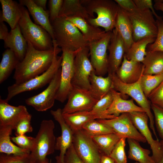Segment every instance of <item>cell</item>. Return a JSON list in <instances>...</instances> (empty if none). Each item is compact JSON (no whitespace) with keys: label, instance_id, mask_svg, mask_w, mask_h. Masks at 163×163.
<instances>
[{"label":"cell","instance_id":"obj_1","mask_svg":"<svg viewBox=\"0 0 163 163\" xmlns=\"http://www.w3.org/2000/svg\"><path fill=\"white\" fill-rule=\"evenodd\" d=\"M27 42L25 55L15 69L13 78L16 83L26 82L44 72L51 65L55 56L62 51L55 40H53V47L45 50H37Z\"/></svg>","mask_w":163,"mask_h":163},{"label":"cell","instance_id":"obj_2","mask_svg":"<svg viewBox=\"0 0 163 163\" xmlns=\"http://www.w3.org/2000/svg\"><path fill=\"white\" fill-rule=\"evenodd\" d=\"M91 18L87 21L91 24L112 31L115 25L119 6L114 0H80Z\"/></svg>","mask_w":163,"mask_h":163},{"label":"cell","instance_id":"obj_3","mask_svg":"<svg viewBox=\"0 0 163 163\" xmlns=\"http://www.w3.org/2000/svg\"><path fill=\"white\" fill-rule=\"evenodd\" d=\"M51 23L55 40L59 47L76 51L88 46L89 43L85 39L80 31L66 18L59 17Z\"/></svg>","mask_w":163,"mask_h":163},{"label":"cell","instance_id":"obj_4","mask_svg":"<svg viewBox=\"0 0 163 163\" xmlns=\"http://www.w3.org/2000/svg\"><path fill=\"white\" fill-rule=\"evenodd\" d=\"M55 124L51 120H45L41 123L35 138L34 148L30 155L34 163H48L46 156L55 150L56 138L54 133Z\"/></svg>","mask_w":163,"mask_h":163},{"label":"cell","instance_id":"obj_5","mask_svg":"<svg viewBox=\"0 0 163 163\" xmlns=\"http://www.w3.org/2000/svg\"><path fill=\"white\" fill-rule=\"evenodd\" d=\"M21 15L18 24L25 39L37 50L53 48V39L50 34L41 26L32 22L27 9L21 5Z\"/></svg>","mask_w":163,"mask_h":163},{"label":"cell","instance_id":"obj_6","mask_svg":"<svg viewBox=\"0 0 163 163\" xmlns=\"http://www.w3.org/2000/svg\"><path fill=\"white\" fill-rule=\"evenodd\" d=\"M110 75L112 79L113 88L120 93L122 96L127 95L131 97L139 106L144 110L148 116L150 128L157 139H158L154 127V117L151 110V103L145 95L141 87V76L136 82L127 84L120 80L116 74Z\"/></svg>","mask_w":163,"mask_h":163},{"label":"cell","instance_id":"obj_7","mask_svg":"<svg viewBox=\"0 0 163 163\" xmlns=\"http://www.w3.org/2000/svg\"><path fill=\"white\" fill-rule=\"evenodd\" d=\"M62 56L56 55L50 67L41 74L21 83H16L8 88V94L5 99L8 102L16 95L25 91L40 88L49 84L60 68Z\"/></svg>","mask_w":163,"mask_h":163},{"label":"cell","instance_id":"obj_8","mask_svg":"<svg viewBox=\"0 0 163 163\" xmlns=\"http://www.w3.org/2000/svg\"><path fill=\"white\" fill-rule=\"evenodd\" d=\"M125 11L132 25L134 42L148 37H156V21L150 9L137 8L131 11Z\"/></svg>","mask_w":163,"mask_h":163},{"label":"cell","instance_id":"obj_9","mask_svg":"<svg viewBox=\"0 0 163 163\" xmlns=\"http://www.w3.org/2000/svg\"><path fill=\"white\" fill-rule=\"evenodd\" d=\"M88 46L80 49L74 60V72L72 81L73 87L90 90V77L95 71L89 59Z\"/></svg>","mask_w":163,"mask_h":163},{"label":"cell","instance_id":"obj_10","mask_svg":"<svg viewBox=\"0 0 163 163\" xmlns=\"http://www.w3.org/2000/svg\"><path fill=\"white\" fill-rule=\"evenodd\" d=\"M61 79L59 87L56 96V100L63 103L68 99L73 88L72 81L74 72V60L78 50L72 51L62 48Z\"/></svg>","mask_w":163,"mask_h":163},{"label":"cell","instance_id":"obj_11","mask_svg":"<svg viewBox=\"0 0 163 163\" xmlns=\"http://www.w3.org/2000/svg\"><path fill=\"white\" fill-rule=\"evenodd\" d=\"M72 145L84 163H100L101 153L92 137L83 129L74 133Z\"/></svg>","mask_w":163,"mask_h":163},{"label":"cell","instance_id":"obj_12","mask_svg":"<svg viewBox=\"0 0 163 163\" xmlns=\"http://www.w3.org/2000/svg\"><path fill=\"white\" fill-rule=\"evenodd\" d=\"M61 68L59 69L47 87L37 95L29 97L25 100L26 104L38 111H44L54 105L60 82Z\"/></svg>","mask_w":163,"mask_h":163},{"label":"cell","instance_id":"obj_13","mask_svg":"<svg viewBox=\"0 0 163 163\" xmlns=\"http://www.w3.org/2000/svg\"><path fill=\"white\" fill-rule=\"evenodd\" d=\"M98 120L109 127L121 138L133 139L143 143L146 142L133 123L129 113H123L110 119Z\"/></svg>","mask_w":163,"mask_h":163},{"label":"cell","instance_id":"obj_14","mask_svg":"<svg viewBox=\"0 0 163 163\" xmlns=\"http://www.w3.org/2000/svg\"><path fill=\"white\" fill-rule=\"evenodd\" d=\"M111 31L107 32L101 39L89 43L90 60L96 75L103 76L108 72V56L107 50Z\"/></svg>","mask_w":163,"mask_h":163},{"label":"cell","instance_id":"obj_15","mask_svg":"<svg viewBox=\"0 0 163 163\" xmlns=\"http://www.w3.org/2000/svg\"><path fill=\"white\" fill-rule=\"evenodd\" d=\"M98 100L90 90L73 87L66 104L62 110L63 114L90 111Z\"/></svg>","mask_w":163,"mask_h":163},{"label":"cell","instance_id":"obj_16","mask_svg":"<svg viewBox=\"0 0 163 163\" xmlns=\"http://www.w3.org/2000/svg\"><path fill=\"white\" fill-rule=\"evenodd\" d=\"M129 113L133 123L150 145L152 153V157L155 163H158L162 155L161 143L158 140H155L152 137L148 124L149 119L148 115L145 112Z\"/></svg>","mask_w":163,"mask_h":163},{"label":"cell","instance_id":"obj_17","mask_svg":"<svg viewBox=\"0 0 163 163\" xmlns=\"http://www.w3.org/2000/svg\"><path fill=\"white\" fill-rule=\"evenodd\" d=\"M50 113L58 123L61 129V135L56 139L55 149L60 151L59 155L56 157V162L64 163L67 150L72 143L74 133L65 121L61 109L51 110Z\"/></svg>","mask_w":163,"mask_h":163},{"label":"cell","instance_id":"obj_18","mask_svg":"<svg viewBox=\"0 0 163 163\" xmlns=\"http://www.w3.org/2000/svg\"><path fill=\"white\" fill-rule=\"evenodd\" d=\"M107 50L109 52L108 56L107 73L108 75H112L116 73L126 53L123 41L115 28L111 31Z\"/></svg>","mask_w":163,"mask_h":163},{"label":"cell","instance_id":"obj_19","mask_svg":"<svg viewBox=\"0 0 163 163\" xmlns=\"http://www.w3.org/2000/svg\"><path fill=\"white\" fill-rule=\"evenodd\" d=\"M0 99V126H9L14 130L21 121L31 115L24 106H14Z\"/></svg>","mask_w":163,"mask_h":163},{"label":"cell","instance_id":"obj_20","mask_svg":"<svg viewBox=\"0 0 163 163\" xmlns=\"http://www.w3.org/2000/svg\"><path fill=\"white\" fill-rule=\"evenodd\" d=\"M63 116L66 122L73 133L82 129L83 126L91 120L108 119L115 117L107 115L105 113H94L90 110L63 114Z\"/></svg>","mask_w":163,"mask_h":163},{"label":"cell","instance_id":"obj_21","mask_svg":"<svg viewBox=\"0 0 163 163\" xmlns=\"http://www.w3.org/2000/svg\"><path fill=\"white\" fill-rule=\"evenodd\" d=\"M111 91L113 101L110 107L105 112L106 114L117 117L123 113L145 112L142 108L134 103L133 99L129 100L123 99L120 93L113 88L111 89Z\"/></svg>","mask_w":163,"mask_h":163},{"label":"cell","instance_id":"obj_22","mask_svg":"<svg viewBox=\"0 0 163 163\" xmlns=\"http://www.w3.org/2000/svg\"><path fill=\"white\" fill-rule=\"evenodd\" d=\"M144 68L142 63L129 60L124 55L116 74L123 82L131 84L139 80L143 74Z\"/></svg>","mask_w":163,"mask_h":163},{"label":"cell","instance_id":"obj_23","mask_svg":"<svg viewBox=\"0 0 163 163\" xmlns=\"http://www.w3.org/2000/svg\"><path fill=\"white\" fill-rule=\"evenodd\" d=\"M19 4L26 6L33 18L34 23L45 29L50 34L53 40L55 37L51 23L50 21L48 10H45L38 6L33 0H19Z\"/></svg>","mask_w":163,"mask_h":163},{"label":"cell","instance_id":"obj_24","mask_svg":"<svg viewBox=\"0 0 163 163\" xmlns=\"http://www.w3.org/2000/svg\"><path fill=\"white\" fill-rule=\"evenodd\" d=\"M4 47L12 50L20 61L24 58L27 48V42L22 35L18 24L11 29L4 40Z\"/></svg>","mask_w":163,"mask_h":163},{"label":"cell","instance_id":"obj_25","mask_svg":"<svg viewBox=\"0 0 163 163\" xmlns=\"http://www.w3.org/2000/svg\"><path fill=\"white\" fill-rule=\"evenodd\" d=\"M66 18L76 27L85 39L89 43L98 40L106 34L107 32L104 30L91 24L84 18L77 17H68Z\"/></svg>","mask_w":163,"mask_h":163},{"label":"cell","instance_id":"obj_26","mask_svg":"<svg viewBox=\"0 0 163 163\" xmlns=\"http://www.w3.org/2000/svg\"><path fill=\"white\" fill-rule=\"evenodd\" d=\"M2 11H0V20L7 22L11 29L18 24L21 15V5L12 0H0Z\"/></svg>","mask_w":163,"mask_h":163},{"label":"cell","instance_id":"obj_27","mask_svg":"<svg viewBox=\"0 0 163 163\" xmlns=\"http://www.w3.org/2000/svg\"><path fill=\"white\" fill-rule=\"evenodd\" d=\"M115 28L117 30L123 41L126 53L134 42L133 30L131 23L127 14L120 6L115 24Z\"/></svg>","mask_w":163,"mask_h":163},{"label":"cell","instance_id":"obj_28","mask_svg":"<svg viewBox=\"0 0 163 163\" xmlns=\"http://www.w3.org/2000/svg\"><path fill=\"white\" fill-rule=\"evenodd\" d=\"M91 93L96 99H100L113 88L111 76L109 75L106 77L99 76L93 72L90 77Z\"/></svg>","mask_w":163,"mask_h":163},{"label":"cell","instance_id":"obj_29","mask_svg":"<svg viewBox=\"0 0 163 163\" xmlns=\"http://www.w3.org/2000/svg\"><path fill=\"white\" fill-rule=\"evenodd\" d=\"M13 130L10 126H0V152L18 155L30 153L29 151L20 148L11 142L10 135Z\"/></svg>","mask_w":163,"mask_h":163},{"label":"cell","instance_id":"obj_30","mask_svg":"<svg viewBox=\"0 0 163 163\" xmlns=\"http://www.w3.org/2000/svg\"><path fill=\"white\" fill-rule=\"evenodd\" d=\"M156 37L149 36L134 42L125 53L126 58L130 60L142 62L146 55L147 46L154 42Z\"/></svg>","mask_w":163,"mask_h":163},{"label":"cell","instance_id":"obj_31","mask_svg":"<svg viewBox=\"0 0 163 163\" xmlns=\"http://www.w3.org/2000/svg\"><path fill=\"white\" fill-rule=\"evenodd\" d=\"M144 68L143 74L152 75L163 73V52H147L142 62Z\"/></svg>","mask_w":163,"mask_h":163},{"label":"cell","instance_id":"obj_32","mask_svg":"<svg viewBox=\"0 0 163 163\" xmlns=\"http://www.w3.org/2000/svg\"><path fill=\"white\" fill-rule=\"evenodd\" d=\"M59 17H80L86 21L91 18L80 0H63Z\"/></svg>","mask_w":163,"mask_h":163},{"label":"cell","instance_id":"obj_33","mask_svg":"<svg viewBox=\"0 0 163 163\" xmlns=\"http://www.w3.org/2000/svg\"><path fill=\"white\" fill-rule=\"evenodd\" d=\"M2 55L0 63V84L8 78L20 61L14 53L9 49L5 50Z\"/></svg>","mask_w":163,"mask_h":163},{"label":"cell","instance_id":"obj_34","mask_svg":"<svg viewBox=\"0 0 163 163\" xmlns=\"http://www.w3.org/2000/svg\"><path fill=\"white\" fill-rule=\"evenodd\" d=\"M129 149L128 158L139 163H155L152 156H149L150 151L142 148L139 142L131 139H127Z\"/></svg>","mask_w":163,"mask_h":163},{"label":"cell","instance_id":"obj_35","mask_svg":"<svg viewBox=\"0 0 163 163\" xmlns=\"http://www.w3.org/2000/svg\"><path fill=\"white\" fill-rule=\"evenodd\" d=\"M92 137L101 153L109 156L116 145L122 138L115 133Z\"/></svg>","mask_w":163,"mask_h":163},{"label":"cell","instance_id":"obj_36","mask_svg":"<svg viewBox=\"0 0 163 163\" xmlns=\"http://www.w3.org/2000/svg\"><path fill=\"white\" fill-rule=\"evenodd\" d=\"M163 80V73L158 75L143 74L140 78V85L145 96L148 97Z\"/></svg>","mask_w":163,"mask_h":163},{"label":"cell","instance_id":"obj_37","mask_svg":"<svg viewBox=\"0 0 163 163\" xmlns=\"http://www.w3.org/2000/svg\"><path fill=\"white\" fill-rule=\"evenodd\" d=\"M82 129L92 137L114 133L109 127L98 120L89 121L83 126Z\"/></svg>","mask_w":163,"mask_h":163},{"label":"cell","instance_id":"obj_38","mask_svg":"<svg viewBox=\"0 0 163 163\" xmlns=\"http://www.w3.org/2000/svg\"><path fill=\"white\" fill-rule=\"evenodd\" d=\"M156 20L158 27L157 34L154 42L147 46V52H163V19L162 18Z\"/></svg>","mask_w":163,"mask_h":163},{"label":"cell","instance_id":"obj_39","mask_svg":"<svg viewBox=\"0 0 163 163\" xmlns=\"http://www.w3.org/2000/svg\"><path fill=\"white\" fill-rule=\"evenodd\" d=\"M126 139L124 137L120 139L110 155L116 163H127L125 151Z\"/></svg>","mask_w":163,"mask_h":163},{"label":"cell","instance_id":"obj_40","mask_svg":"<svg viewBox=\"0 0 163 163\" xmlns=\"http://www.w3.org/2000/svg\"><path fill=\"white\" fill-rule=\"evenodd\" d=\"M11 139L20 148L30 152L34 148L35 142L34 137L23 134L11 137Z\"/></svg>","mask_w":163,"mask_h":163},{"label":"cell","instance_id":"obj_41","mask_svg":"<svg viewBox=\"0 0 163 163\" xmlns=\"http://www.w3.org/2000/svg\"><path fill=\"white\" fill-rule=\"evenodd\" d=\"M34 162L30 153L22 155H8L1 153L0 163H32Z\"/></svg>","mask_w":163,"mask_h":163},{"label":"cell","instance_id":"obj_42","mask_svg":"<svg viewBox=\"0 0 163 163\" xmlns=\"http://www.w3.org/2000/svg\"><path fill=\"white\" fill-rule=\"evenodd\" d=\"M113 101V96L110 90L107 94L97 101L90 111L94 113H105L110 107Z\"/></svg>","mask_w":163,"mask_h":163},{"label":"cell","instance_id":"obj_43","mask_svg":"<svg viewBox=\"0 0 163 163\" xmlns=\"http://www.w3.org/2000/svg\"><path fill=\"white\" fill-rule=\"evenodd\" d=\"M151 108L154 113V121L158 135L163 139V107L151 104Z\"/></svg>","mask_w":163,"mask_h":163},{"label":"cell","instance_id":"obj_44","mask_svg":"<svg viewBox=\"0 0 163 163\" xmlns=\"http://www.w3.org/2000/svg\"><path fill=\"white\" fill-rule=\"evenodd\" d=\"M148 99L151 104L163 107V80L151 93Z\"/></svg>","mask_w":163,"mask_h":163},{"label":"cell","instance_id":"obj_45","mask_svg":"<svg viewBox=\"0 0 163 163\" xmlns=\"http://www.w3.org/2000/svg\"><path fill=\"white\" fill-rule=\"evenodd\" d=\"M63 2V0H49V19L51 23L59 17Z\"/></svg>","mask_w":163,"mask_h":163},{"label":"cell","instance_id":"obj_46","mask_svg":"<svg viewBox=\"0 0 163 163\" xmlns=\"http://www.w3.org/2000/svg\"><path fill=\"white\" fill-rule=\"evenodd\" d=\"M31 115L21 121L14 129L16 136L25 134L33 131V128L31 124Z\"/></svg>","mask_w":163,"mask_h":163},{"label":"cell","instance_id":"obj_47","mask_svg":"<svg viewBox=\"0 0 163 163\" xmlns=\"http://www.w3.org/2000/svg\"><path fill=\"white\" fill-rule=\"evenodd\" d=\"M64 162V163H84L76 153L72 144L67 150Z\"/></svg>","mask_w":163,"mask_h":163},{"label":"cell","instance_id":"obj_48","mask_svg":"<svg viewBox=\"0 0 163 163\" xmlns=\"http://www.w3.org/2000/svg\"><path fill=\"white\" fill-rule=\"evenodd\" d=\"M137 8L138 9H150L156 19L162 18L157 14L154 8L152 1L151 0H133Z\"/></svg>","mask_w":163,"mask_h":163},{"label":"cell","instance_id":"obj_49","mask_svg":"<svg viewBox=\"0 0 163 163\" xmlns=\"http://www.w3.org/2000/svg\"><path fill=\"white\" fill-rule=\"evenodd\" d=\"M118 5L124 11L129 12L137 8L133 0H114Z\"/></svg>","mask_w":163,"mask_h":163},{"label":"cell","instance_id":"obj_50","mask_svg":"<svg viewBox=\"0 0 163 163\" xmlns=\"http://www.w3.org/2000/svg\"><path fill=\"white\" fill-rule=\"evenodd\" d=\"M8 33L7 26L4 22L0 20V39L4 40L7 38Z\"/></svg>","mask_w":163,"mask_h":163},{"label":"cell","instance_id":"obj_51","mask_svg":"<svg viewBox=\"0 0 163 163\" xmlns=\"http://www.w3.org/2000/svg\"><path fill=\"white\" fill-rule=\"evenodd\" d=\"M100 163H115V162L110 156L101 153Z\"/></svg>","mask_w":163,"mask_h":163},{"label":"cell","instance_id":"obj_52","mask_svg":"<svg viewBox=\"0 0 163 163\" xmlns=\"http://www.w3.org/2000/svg\"><path fill=\"white\" fill-rule=\"evenodd\" d=\"M153 5L155 9L163 12V0H155Z\"/></svg>","mask_w":163,"mask_h":163},{"label":"cell","instance_id":"obj_53","mask_svg":"<svg viewBox=\"0 0 163 163\" xmlns=\"http://www.w3.org/2000/svg\"><path fill=\"white\" fill-rule=\"evenodd\" d=\"M34 2L38 6L45 10H47L46 5V0H33Z\"/></svg>","mask_w":163,"mask_h":163},{"label":"cell","instance_id":"obj_54","mask_svg":"<svg viewBox=\"0 0 163 163\" xmlns=\"http://www.w3.org/2000/svg\"><path fill=\"white\" fill-rule=\"evenodd\" d=\"M161 149L162 152V155L161 159L157 163H163V139H161L160 141Z\"/></svg>","mask_w":163,"mask_h":163},{"label":"cell","instance_id":"obj_55","mask_svg":"<svg viewBox=\"0 0 163 163\" xmlns=\"http://www.w3.org/2000/svg\"><path fill=\"white\" fill-rule=\"evenodd\" d=\"M135 163H139L137 162H136Z\"/></svg>","mask_w":163,"mask_h":163},{"label":"cell","instance_id":"obj_56","mask_svg":"<svg viewBox=\"0 0 163 163\" xmlns=\"http://www.w3.org/2000/svg\"><path fill=\"white\" fill-rule=\"evenodd\" d=\"M32 163H34V162H32Z\"/></svg>","mask_w":163,"mask_h":163},{"label":"cell","instance_id":"obj_57","mask_svg":"<svg viewBox=\"0 0 163 163\" xmlns=\"http://www.w3.org/2000/svg\"><path fill=\"white\" fill-rule=\"evenodd\" d=\"M115 163H116L115 162Z\"/></svg>","mask_w":163,"mask_h":163}]
</instances>
